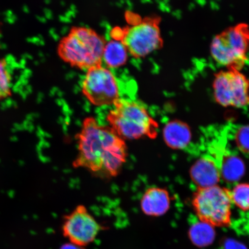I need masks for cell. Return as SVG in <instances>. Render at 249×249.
<instances>
[{
    "instance_id": "ac0fdd59",
    "label": "cell",
    "mask_w": 249,
    "mask_h": 249,
    "mask_svg": "<svg viewBox=\"0 0 249 249\" xmlns=\"http://www.w3.org/2000/svg\"><path fill=\"white\" fill-rule=\"evenodd\" d=\"M60 249H85L83 247H79V246L73 244H65Z\"/></svg>"
},
{
    "instance_id": "3957f363",
    "label": "cell",
    "mask_w": 249,
    "mask_h": 249,
    "mask_svg": "<svg viewBox=\"0 0 249 249\" xmlns=\"http://www.w3.org/2000/svg\"><path fill=\"white\" fill-rule=\"evenodd\" d=\"M114 106L107 120L124 141L157 136L159 124L142 102L120 98Z\"/></svg>"
},
{
    "instance_id": "277c9868",
    "label": "cell",
    "mask_w": 249,
    "mask_h": 249,
    "mask_svg": "<svg viewBox=\"0 0 249 249\" xmlns=\"http://www.w3.org/2000/svg\"><path fill=\"white\" fill-rule=\"evenodd\" d=\"M134 15V22L124 29H114V39L120 40L127 52L136 58H144L163 46L160 24L161 18L158 15L142 18Z\"/></svg>"
},
{
    "instance_id": "30bf717a",
    "label": "cell",
    "mask_w": 249,
    "mask_h": 249,
    "mask_svg": "<svg viewBox=\"0 0 249 249\" xmlns=\"http://www.w3.org/2000/svg\"><path fill=\"white\" fill-rule=\"evenodd\" d=\"M190 175L198 188L217 185L221 179L219 164L210 156H203L193 165Z\"/></svg>"
},
{
    "instance_id": "5b68a950",
    "label": "cell",
    "mask_w": 249,
    "mask_h": 249,
    "mask_svg": "<svg viewBox=\"0 0 249 249\" xmlns=\"http://www.w3.org/2000/svg\"><path fill=\"white\" fill-rule=\"evenodd\" d=\"M211 57L227 69L241 71L249 53V26L238 23L217 34L210 46Z\"/></svg>"
},
{
    "instance_id": "2e32d148",
    "label": "cell",
    "mask_w": 249,
    "mask_h": 249,
    "mask_svg": "<svg viewBox=\"0 0 249 249\" xmlns=\"http://www.w3.org/2000/svg\"><path fill=\"white\" fill-rule=\"evenodd\" d=\"M11 77L5 60H0V101L11 95Z\"/></svg>"
},
{
    "instance_id": "9a60e30c",
    "label": "cell",
    "mask_w": 249,
    "mask_h": 249,
    "mask_svg": "<svg viewBox=\"0 0 249 249\" xmlns=\"http://www.w3.org/2000/svg\"><path fill=\"white\" fill-rule=\"evenodd\" d=\"M230 192L233 205L242 211H249V183H238Z\"/></svg>"
},
{
    "instance_id": "9c48e42d",
    "label": "cell",
    "mask_w": 249,
    "mask_h": 249,
    "mask_svg": "<svg viewBox=\"0 0 249 249\" xmlns=\"http://www.w3.org/2000/svg\"><path fill=\"white\" fill-rule=\"evenodd\" d=\"M102 227L83 205H79L64 217L62 231L71 244L85 248L91 244Z\"/></svg>"
},
{
    "instance_id": "6da1fadb",
    "label": "cell",
    "mask_w": 249,
    "mask_h": 249,
    "mask_svg": "<svg viewBox=\"0 0 249 249\" xmlns=\"http://www.w3.org/2000/svg\"><path fill=\"white\" fill-rule=\"evenodd\" d=\"M76 139L78 152L74 168L85 169L103 179L113 178L120 173L128 155L127 147L110 126L87 117Z\"/></svg>"
},
{
    "instance_id": "e0dca14e",
    "label": "cell",
    "mask_w": 249,
    "mask_h": 249,
    "mask_svg": "<svg viewBox=\"0 0 249 249\" xmlns=\"http://www.w3.org/2000/svg\"><path fill=\"white\" fill-rule=\"evenodd\" d=\"M235 142L241 151L249 154V126L239 129L236 134Z\"/></svg>"
},
{
    "instance_id": "ba28073f",
    "label": "cell",
    "mask_w": 249,
    "mask_h": 249,
    "mask_svg": "<svg viewBox=\"0 0 249 249\" xmlns=\"http://www.w3.org/2000/svg\"><path fill=\"white\" fill-rule=\"evenodd\" d=\"M82 91L90 104L95 107L114 105L120 98L116 77L102 64L87 70Z\"/></svg>"
},
{
    "instance_id": "8992f818",
    "label": "cell",
    "mask_w": 249,
    "mask_h": 249,
    "mask_svg": "<svg viewBox=\"0 0 249 249\" xmlns=\"http://www.w3.org/2000/svg\"><path fill=\"white\" fill-rule=\"evenodd\" d=\"M192 203L202 223L217 227L231 225L233 204L229 189L218 185L198 188Z\"/></svg>"
},
{
    "instance_id": "5bb4252c",
    "label": "cell",
    "mask_w": 249,
    "mask_h": 249,
    "mask_svg": "<svg viewBox=\"0 0 249 249\" xmlns=\"http://www.w3.org/2000/svg\"><path fill=\"white\" fill-rule=\"evenodd\" d=\"M219 164L221 178L235 182L240 179L245 171V165L240 158L235 156H226Z\"/></svg>"
},
{
    "instance_id": "7a4b0ae2",
    "label": "cell",
    "mask_w": 249,
    "mask_h": 249,
    "mask_svg": "<svg viewBox=\"0 0 249 249\" xmlns=\"http://www.w3.org/2000/svg\"><path fill=\"white\" fill-rule=\"evenodd\" d=\"M107 41L95 31L74 27L59 43L57 53L62 60L81 70L101 65Z\"/></svg>"
},
{
    "instance_id": "7c38bea8",
    "label": "cell",
    "mask_w": 249,
    "mask_h": 249,
    "mask_svg": "<svg viewBox=\"0 0 249 249\" xmlns=\"http://www.w3.org/2000/svg\"><path fill=\"white\" fill-rule=\"evenodd\" d=\"M163 137L169 147L180 149L185 148L189 144L191 139V133L186 124L179 121H173L164 127Z\"/></svg>"
},
{
    "instance_id": "4fadbf2b",
    "label": "cell",
    "mask_w": 249,
    "mask_h": 249,
    "mask_svg": "<svg viewBox=\"0 0 249 249\" xmlns=\"http://www.w3.org/2000/svg\"><path fill=\"white\" fill-rule=\"evenodd\" d=\"M127 49L120 40L113 39L106 44L103 60L110 68H119L126 63L128 55Z\"/></svg>"
},
{
    "instance_id": "52a82bcc",
    "label": "cell",
    "mask_w": 249,
    "mask_h": 249,
    "mask_svg": "<svg viewBox=\"0 0 249 249\" xmlns=\"http://www.w3.org/2000/svg\"><path fill=\"white\" fill-rule=\"evenodd\" d=\"M213 89L214 100L222 107L242 108L249 106V79L241 71H218Z\"/></svg>"
},
{
    "instance_id": "8fae6325",
    "label": "cell",
    "mask_w": 249,
    "mask_h": 249,
    "mask_svg": "<svg viewBox=\"0 0 249 249\" xmlns=\"http://www.w3.org/2000/svg\"><path fill=\"white\" fill-rule=\"evenodd\" d=\"M171 197L167 190L151 187L146 190L140 200V207L145 215L160 217L170 208Z\"/></svg>"
}]
</instances>
